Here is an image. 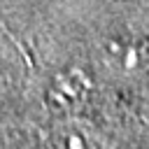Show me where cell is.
Returning a JSON list of instances; mask_svg holds the SVG:
<instances>
[{
  "instance_id": "obj_1",
  "label": "cell",
  "mask_w": 149,
  "mask_h": 149,
  "mask_svg": "<svg viewBox=\"0 0 149 149\" xmlns=\"http://www.w3.org/2000/svg\"><path fill=\"white\" fill-rule=\"evenodd\" d=\"M56 149H109L102 137L91 133L86 126L68 123L56 133Z\"/></svg>"
}]
</instances>
